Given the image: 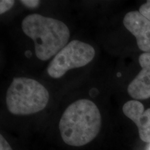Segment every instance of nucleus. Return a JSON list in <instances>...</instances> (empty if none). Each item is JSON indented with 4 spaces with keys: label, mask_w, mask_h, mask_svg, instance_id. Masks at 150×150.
Segmentation results:
<instances>
[{
    "label": "nucleus",
    "mask_w": 150,
    "mask_h": 150,
    "mask_svg": "<svg viewBox=\"0 0 150 150\" xmlns=\"http://www.w3.org/2000/svg\"><path fill=\"white\" fill-rule=\"evenodd\" d=\"M95 56V50L91 45L72 40L54 56L47 69V73L52 78L59 79L68 70L86 66Z\"/></svg>",
    "instance_id": "nucleus-4"
},
{
    "label": "nucleus",
    "mask_w": 150,
    "mask_h": 150,
    "mask_svg": "<svg viewBox=\"0 0 150 150\" xmlns=\"http://www.w3.org/2000/svg\"><path fill=\"white\" fill-rule=\"evenodd\" d=\"M138 61L141 70L129 83L127 92L135 100H144L150 98V54H142Z\"/></svg>",
    "instance_id": "nucleus-6"
},
{
    "label": "nucleus",
    "mask_w": 150,
    "mask_h": 150,
    "mask_svg": "<svg viewBox=\"0 0 150 150\" xmlns=\"http://www.w3.org/2000/svg\"><path fill=\"white\" fill-rule=\"evenodd\" d=\"M122 110L124 114L136 124L141 140L150 143V108L145 110L141 102L131 100L123 105Z\"/></svg>",
    "instance_id": "nucleus-7"
},
{
    "label": "nucleus",
    "mask_w": 150,
    "mask_h": 150,
    "mask_svg": "<svg viewBox=\"0 0 150 150\" xmlns=\"http://www.w3.org/2000/svg\"><path fill=\"white\" fill-rule=\"evenodd\" d=\"M0 150H13L2 135H0Z\"/></svg>",
    "instance_id": "nucleus-10"
},
{
    "label": "nucleus",
    "mask_w": 150,
    "mask_h": 150,
    "mask_svg": "<svg viewBox=\"0 0 150 150\" xmlns=\"http://www.w3.org/2000/svg\"><path fill=\"white\" fill-rule=\"evenodd\" d=\"M50 94L40 82L32 79L16 77L6 93V106L11 113L27 115L44 110Z\"/></svg>",
    "instance_id": "nucleus-3"
},
{
    "label": "nucleus",
    "mask_w": 150,
    "mask_h": 150,
    "mask_svg": "<svg viewBox=\"0 0 150 150\" xmlns=\"http://www.w3.org/2000/svg\"><path fill=\"white\" fill-rule=\"evenodd\" d=\"M20 2H21L22 4H24V6L28 7V8H35L39 5L40 1H35V0H34V1H32V0H31V1H30V0L29 1H27V0H22V1H20Z\"/></svg>",
    "instance_id": "nucleus-11"
},
{
    "label": "nucleus",
    "mask_w": 150,
    "mask_h": 150,
    "mask_svg": "<svg viewBox=\"0 0 150 150\" xmlns=\"http://www.w3.org/2000/svg\"><path fill=\"white\" fill-rule=\"evenodd\" d=\"M123 24L136 37L138 48L150 54V21L139 11H131L125 15Z\"/></svg>",
    "instance_id": "nucleus-5"
},
{
    "label": "nucleus",
    "mask_w": 150,
    "mask_h": 150,
    "mask_svg": "<svg viewBox=\"0 0 150 150\" xmlns=\"http://www.w3.org/2000/svg\"><path fill=\"white\" fill-rule=\"evenodd\" d=\"M59 127L65 144L81 147L97 136L102 127V115L97 105L92 101L79 99L65 109Z\"/></svg>",
    "instance_id": "nucleus-1"
},
{
    "label": "nucleus",
    "mask_w": 150,
    "mask_h": 150,
    "mask_svg": "<svg viewBox=\"0 0 150 150\" xmlns=\"http://www.w3.org/2000/svg\"><path fill=\"white\" fill-rule=\"evenodd\" d=\"M22 28L34 42L35 55L41 61L55 56L69 43L70 29L57 19L31 14L23 20Z\"/></svg>",
    "instance_id": "nucleus-2"
},
{
    "label": "nucleus",
    "mask_w": 150,
    "mask_h": 150,
    "mask_svg": "<svg viewBox=\"0 0 150 150\" xmlns=\"http://www.w3.org/2000/svg\"><path fill=\"white\" fill-rule=\"evenodd\" d=\"M139 12L150 21V0H148L147 2L141 5Z\"/></svg>",
    "instance_id": "nucleus-9"
},
{
    "label": "nucleus",
    "mask_w": 150,
    "mask_h": 150,
    "mask_svg": "<svg viewBox=\"0 0 150 150\" xmlns=\"http://www.w3.org/2000/svg\"><path fill=\"white\" fill-rule=\"evenodd\" d=\"M13 0H1L0 1V14H3L13 6Z\"/></svg>",
    "instance_id": "nucleus-8"
}]
</instances>
